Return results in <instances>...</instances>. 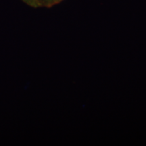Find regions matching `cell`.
<instances>
[{
    "instance_id": "7a4b0ae2",
    "label": "cell",
    "mask_w": 146,
    "mask_h": 146,
    "mask_svg": "<svg viewBox=\"0 0 146 146\" xmlns=\"http://www.w3.org/2000/svg\"><path fill=\"white\" fill-rule=\"evenodd\" d=\"M21 1H23L25 3H26V4L27 5H29V6L32 7V8H40L37 0H21Z\"/></svg>"
},
{
    "instance_id": "6da1fadb",
    "label": "cell",
    "mask_w": 146,
    "mask_h": 146,
    "mask_svg": "<svg viewBox=\"0 0 146 146\" xmlns=\"http://www.w3.org/2000/svg\"><path fill=\"white\" fill-rule=\"evenodd\" d=\"M39 7H45V8H52L62 2L64 0H37Z\"/></svg>"
}]
</instances>
